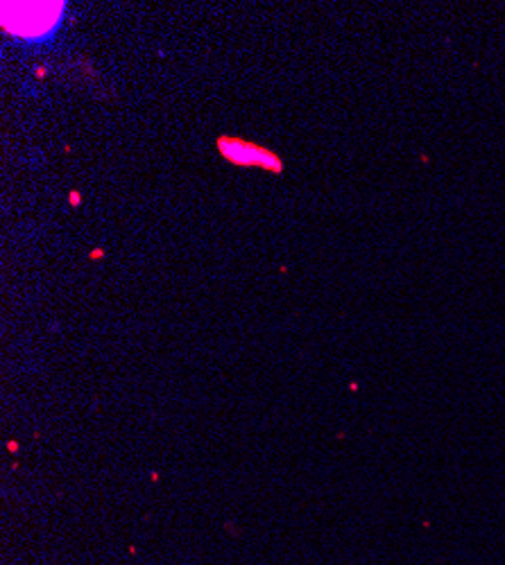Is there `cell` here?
<instances>
[{
  "instance_id": "1",
  "label": "cell",
  "mask_w": 505,
  "mask_h": 565,
  "mask_svg": "<svg viewBox=\"0 0 505 565\" xmlns=\"http://www.w3.org/2000/svg\"><path fill=\"white\" fill-rule=\"evenodd\" d=\"M64 3H3V30L25 41L49 39L64 19Z\"/></svg>"
},
{
  "instance_id": "2",
  "label": "cell",
  "mask_w": 505,
  "mask_h": 565,
  "mask_svg": "<svg viewBox=\"0 0 505 565\" xmlns=\"http://www.w3.org/2000/svg\"><path fill=\"white\" fill-rule=\"evenodd\" d=\"M215 148L220 157L239 168H261L272 174H282L284 172V161L277 152H272L267 148H261L256 143H250V140L236 138V136H218Z\"/></svg>"
},
{
  "instance_id": "3",
  "label": "cell",
  "mask_w": 505,
  "mask_h": 565,
  "mask_svg": "<svg viewBox=\"0 0 505 565\" xmlns=\"http://www.w3.org/2000/svg\"><path fill=\"white\" fill-rule=\"evenodd\" d=\"M69 202H71V206H73V209H77V206H80V202H82V195H80L77 191H71Z\"/></svg>"
},
{
  "instance_id": "4",
  "label": "cell",
  "mask_w": 505,
  "mask_h": 565,
  "mask_svg": "<svg viewBox=\"0 0 505 565\" xmlns=\"http://www.w3.org/2000/svg\"><path fill=\"white\" fill-rule=\"evenodd\" d=\"M103 256H105V249H96V252H91V254H88V258H91V260L103 258Z\"/></svg>"
}]
</instances>
